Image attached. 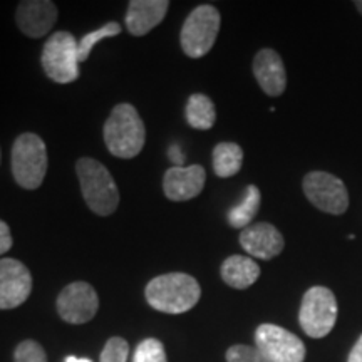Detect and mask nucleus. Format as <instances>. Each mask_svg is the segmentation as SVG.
<instances>
[{"instance_id": "nucleus-1", "label": "nucleus", "mask_w": 362, "mask_h": 362, "mask_svg": "<svg viewBox=\"0 0 362 362\" xmlns=\"http://www.w3.org/2000/svg\"><path fill=\"white\" fill-rule=\"evenodd\" d=\"M146 139L144 123L129 103H121L112 107L104 124V143L112 156L131 160L141 153Z\"/></svg>"}, {"instance_id": "nucleus-2", "label": "nucleus", "mask_w": 362, "mask_h": 362, "mask_svg": "<svg viewBox=\"0 0 362 362\" xmlns=\"http://www.w3.org/2000/svg\"><path fill=\"white\" fill-rule=\"evenodd\" d=\"M148 304L165 314H183L193 309L202 297L200 284L188 274H165L146 285Z\"/></svg>"}, {"instance_id": "nucleus-3", "label": "nucleus", "mask_w": 362, "mask_h": 362, "mask_svg": "<svg viewBox=\"0 0 362 362\" xmlns=\"http://www.w3.org/2000/svg\"><path fill=\"white\" fill-rule=\"evenodd\" d=\"M76 173L89 210L101 216L115 214L119 205V189L106 166L93 158H81Z\"/></svg>"}, {"instance_id": "nucleus-4", "label": "nucleus", "mask_w": 362, "mask_h": 362, "mask_svg": "<svg viewBox=\"0 0 362 362\" xmlns=\"http://www.w3.org/2000/svg\"><path fill=\"white\" fill-rule=\"evenodd\" d=\"M12 175L16 183L25 189H37L47 173V148L35 133L17 136L12 144Z\"/></svg>"}, {"instance_id": "nucleus-5", "label": "nucleus", "mask_w": 362, "mask_h": 362, "mask_svg": "<svg viewBox=\"0 0 362 362\" xmlns=\"http://www.w3.org/2000/svg\"><path fill=\"white\" fill-rule=\"evenodd\" d=\"M40 62L54 83H74L79 79V42L67 30L52 34L44 44Z\"/></svg>"}, {"instance_id": "nucleus-6", "label": "nucleus", "mask_w": 362, "mask_h": 362, "mask_svg": "<svg viewBox=\"0 0 362 362\" xmlns=\"http://www.w3.org/2000/svg\"><path fill=\"white\" fill-rule=\"evenodd\" d=\"M298 322L312 339L327 336L337 322V298L334 292L322 285L309 288L302 297Z\"/></svg>"}, {"instance_id": "nucleus-7", "label": "nucleus", "mask_w": 362, "mask_h": 362, "mask_svg": "<svg viewBox=\"0 0 362 362\" xmlns=\"http://www.w3.org/2000/svg\"><path fill=\"white\" fill-rule=\"evenodd\" d=\"M221 17L214 6H200L189 13L181 27L180 42L185 54L192 59L206 56L220 33Z\"/></svg>"}, {"instance_id": "nucleus-8", "label": "nucleus", "mask_w": 362, "mask_h": 362, "mask_svg": "<svg viewBox=\"0 0 362 362\" xmlns=\"http://www.w3.org/2000/svg\"><path fill=\"white\" fill-rule=\"evenodd\" d=\"M302 188L317 210L330 215H342L349 208V193L337 176L325 171H310L302 181Z\"/></svg>"}, {"instance_id": "nucleus-9", "label": "nucleus", "mask_w": 362, "mask_h": 362, "mask_svg": "<svg viewBox=\"0 0 362 362\" xmlns=\"http://www.w3.org/2000/svg\"><path fill=\"white\" fill-rule=\"evenodd\" d=\"M255 347L269 362H304L305 346L291 330L262 324L255 330Z\"/></svg>"}, {"instance_id": "nucleus-10", "label": "nucleus", "mask_w": 362, "mask_h": 362, "mask_svg": "<svg viewBox=\"0 0 362 362\" xmlns=\"http://www.w3.org/2000/svg\"><path fill=\"white\" fill-rule=\"evenodd\" d=\"M99 309V297L88 282H72L57 297V312L69 324H86L94 319Z\"/></svg>"}, {"instance_id": "nucleus-11", "label": "nucleus", "mask_w": 362, "mask_h": 362, "mask_svg": "<svg viewBox=\"0 0 362 362\" xmlns=\"http://www.w3.org/2000/svg\"><path fill=\"white\" fill-rule=\"evenodd\" d=\"M33 292L30 270L16 259H0V309H16Z\"/></svg>"}, {"instance_id": "nucleus-12", "label": "nucleus", "mask_w": 362, "mask_h": 362, "mask_svg": "<svg viewBox=\"0 0 362 362\" xmlns=\"http://www.w3.org/2000/svg\"><path fill=\"white\" fill-rule=\"evenodd\" d=\"M56 21L57 7L49 0H24L17 6L16 24L30 39H40L49 34Z\"/></svg>"}, {"instance_id": "nucleus-13", "label": "nucleus", "mask_w": 362, "mask_h": 362, "mask_svg": "<svg viewBox=\"0 0 362 362\" xmlns=\"http://www.w3.org/2000/svg\"><path fill=\"white\" fill-rule=\"evenodd\" d=\"M240 245L253 259L272 260L282 253L285 240L274 225L260 221L242 230Z\"/></svg>"}, {"instance_id": "nucleus-14", "label": "nucleus", "mask_w": 362, "mask_h": 362, "mask_svg": "<svg viewBox=\"0 0 362 362\" xmlns=\"http://www.w3.org/2000/svg\"><path fill=\"white\" fill-rule=\"evenodd\" d=\"M206 173L202 165L173 166L165 173L163 189L171 202H187L198 197L205 187Z\"/></svg>"}, {"instance_id": "nucleus-15", "label": "nucleus", "mask_w": 362, "mask_h": 362, "mask_svg": "<svg viewBox=\"0 0 362 362\" xmlns=\"http://www.w3.org/2000/svg\"><path fill=\"white\" fill-rule=\"evenodd\" d=\"M253 76L262 90L272 98L284 94L287 88V72H285L284 61L274 49L265 47L257 52L253 59Z\"/></svg>"}, {"instance_id": "nucleus-16", "label": "nucleus", "mask_w": 362, "mask_h": 362, "mask_svg": "<svg viewBox=\"0 0 362 362\" xmlns=\"http://www.w3.org/2000/svg\"><path fill=\"white\" fill-rule=\"evenodd\" d=\"M168 0H131L126 13V27L129 34L141 37L160 25L168 12Z\"/></svg>"}, {"instance_id": "nucleus-17", "label": "nucleus", "mask_w": 362, "mask_h": 362, "mask_svg": "<svg viewBox=\"0 0 362 362\" xmlns=\"http://www.w3.org/2000/svg\"><path fill=\"white\" fill-rule=\"evenodd\" d=\"M220 274L226 285L237 291H245L259 280L260 267L250 257L232 255L221 264Z\"/></svg>"}, {"instance_id": "nucleus-18", "label": "nucleus", "mask_w": 362, "mask_h": 362, "mask_svg": "<svg viewBox=\"0 0 362 362\" xmlns=\"http://www.w3.org/2000/svg\"><path fill=\"white\" fill-rule=\"evenodd\" d=\"M262 203V193L259 187L255 185H248L243 193L242 202L235 205L232 210L228 211V223L233 228H247L250 226V221L255 218L259 214V208Z\"/></svg>"}, {"instance_id": "nucleus-19", "label": "nucleus", "mask_w": 362, "mask_h": 362, "mask_svg": "<svg viewBox=\"0 0 362 362\" xmlns=\"http://www.w3.org/2000/svg\"><path fill=\"white\" fill-rule=\"evenodd\" d=\"M185 115H187L188 124L194 129H210L214 128L216 121L214 101L208 96H205V94L200 93L189 96Z\"/></svg>"}, {"instance_id": "nucleus-20", "label": "nucleus", "mask_w": 362, "mask_h": 362, "mask_svg": "<svg viewBox=\"0 0 362 362\" xmlns=\"http://www.w3.org/2000/svg\"><path fill=\"white\" fill-rule=\"evenodd\" d=\"M243 149L237 143H218L214 148V170L220 178H230L242 170Z\"/></svg>"}, {"instance_id": "nucleus-21", "label": "nucleus", "mask_w": 362, "mask_h": 362, "mask_svg": "<svg viewBox=\"0 0 362 362\" xmlns=\"http://www.w3.org/2000/svg\"><path fill=\"white\" fill-rule=\"evenodd\" d=\"M117 34H121V25L117 24V22H107V24L103 25L101 29L86 34L84 37L79 40V62L88 61L90 51H93L94 45L98 42H101V40L106 37H115Z\"/></svg>"}, {"instance_id": "nucleus-22", "label": "nucleus", "mask_w": 362, "mask_h": 362, "mask_svg": "<svg viewBox=\"0 0 362 362\" xmlns=\"http://www.w3.org/2000/svg\"><path fill=\"white\" fill-rule=\"evenodd\" d=\"M133 362H168L165 346L158 339H144L136 347Z\"/></svg>"}, {"instance_id": "nucleus-23", "label": "nucleus", "mask_w": 362, "mask_h": 362, "mask_svg": "<svg viewBox=\"0 0 362 362\" xmlns=\"http://www.w3.org/2000/svg\"><path fill=\"white\" fill-rule=\"evenodd\" d=\"M13 362H47V356L39 342L27 339L17 344L13 351Z\"/></svg>"}, {"instance_id": "nucleus-24", "label": "nucleus", "mask_w": 362, "mask_h": 362, "mask_svg": "<svg viewBox=\"0 0 362 362\" xmlns=\"http://www.w3.org/2000/svg\"><path fill=\"white\" fill-rule=\"evenodd\" d=\"M129 346L123 337H111L101 352V362H128Z\"/></svg>"}, {"instance_id": "nucleus-25", "label": "nucleus", "mask_w": 362, "mask_h": 362, "mask_svg": "<svg viewBox=\"0 0 362 362\" xmlns=\"http://www.w3.org/2000/svg\"><path fill=\"white\" fill-rule=\"evenodd\" d=\"M225 357L226 362H269L255 346H243V344L230 347Z\"/></svg>"}, {"instance_id": "nucleus-26", "label": "nucleus", "mask_w": 362, "mask_h": 362, "mask_svg": "<svg viewBox=\"0 0 362 362\" xmlns=\"http://www.w3.org/2000/svg\"><path fill=\"white\" fill-rule=\"evenodd\" d=\"M12 235L11 228L4 220H0V255L7 253L12 248Z\"/></svg>"}, {"instance_id": "nucleus-27", "label": "nucleus", "mask_w": 362, "mask_h": 362, "mask_svg": "<svg viewBox=\"0 0 362 362\" xmlns=\"http://www.w3.org/2000/svg\"><path fill=\"white\" fill-rule=\"evenodd\" d=\"M347 362H362V336L357 339L354 347L351 349L349 357H347Z\"/></svg>"}, {"instance_id": "nucleus-28", "label": "nucleus", "mask_w": 362, "mask_h": 362, "mask_svg": "<svg viewBox=\"0 0 362 362\" xmlns=\"http://www.w3.org/2000/svg\"><path fill=\"white\" fill-rule=\"evenodd\" d=\"M168 153H170V158L175 163V166H183L185 165V160H187V158H185L183 153H181L178 144H173V146L170 148Z\"/></svg>"}, {"instance_id": "nucleus-29", "label": "nucleus", "mask_w": 362, "mask_h": 362, "mask_svg": "<svg viewBox=\"0 0 362 362\" xmlns=\"http://www.w3.org/2000/svg\"><path fill=\"white\" fill-rule=\"evenodd\" d=\"M66 362H93L90 359H81V357H74V356H69L66 359Z\"/></svg>"}, {"instance_id": "nucleus-30", "label": "nucleus", "mask_w": 362, "mask_h": 362, "mask_svg": "<svg viewBox=\"0 0 362 362\" xmlns=\"http://www.w3.org/2000/svg\"><path fill=\"white\" fill-rule=\"evenodd\" d=\"M354 6L357 7V11H359V13L362 16V0H357V2H354Z\"/></svg>"}, {"instance_id": "nucleus-31", "label": "nucleus", "mask_w": 362, "mask_h": 362, "mask_svg": "<svg viewBox=\"0 0 362 362\" xmlns=\"http://www.w3.org/2000/svg\"><path fill=\"white\" fill-rule=\"evenodd\" d=\"M0 161H2V149H0Z\"/></svg>"}]
</instances>
